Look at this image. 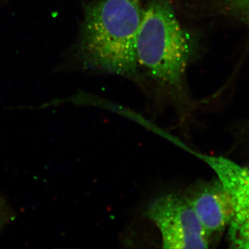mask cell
<instances>
[{
  "label": "cell",
  "mask_w": 249,
  "mask_h": 249,
  "mask_svg": "<svg viewBox=\"0 0 249 249\" xmlns=\"http://www.w3.org/2000/svg\"><path fill=\"white\" fill-rule=\"evenodd\" d=\"M142 0H96L85 10L76 55L85 68L135 80Z\"/></svg>",
  "instance_id": "cell-2"
},
{
  "label": "cell",
  "mask_w": 249,
  "mask_h": 249,
  "mask_svg": "<svg viewBox=\"0 0 249 249\" xmlns=\"http://www.w3.org/2000/svg\"><path fill=\"white\" fill-rule=\"evenodd\" d=\"M143 216L160 231L163 248L208 249L211 242L185 196L168 193L150 201Z\"/></svg>",
  "instance_id": "cell-3"
},
{
  "label": "cell",
  "mask_w": 249,
  "mask_h": 249,
  "mask_svg": "<svg viewBox=\"0 0 249 249\" xmlns=\"http://www.w3.org/2000/svg\"><path fill=\"white\" fill-rule=\"evenodd\" d=\"M221 12L240 20L249 27V0H213Z\"/></svg>",
  "instance_id": "cell-6"
},
{
  "label": "cell",
  "mask_w": 249,
  "mask_h": 249,
  "mask_svg": "<svg viewBox=\"0 0 249 249\" xmlns=\"http://www.w3.org/2000/svg\"><path fill=\"white\" fill-rule=\"evenodd\" d=\"M183 196L194 210L211 244L216 242L233 217V206L227 190L217 178L195 183Z\"/></svg>",
  "instance_id": "cell-5"
},
{
  "label": "cell",
  "mask_w": 249,
  "mask_h": 249,
  "mask_svg": "<svg viewBox=\"0 0 249 249\" xmlns=\"http://www.w3.org/2000/svg\"><path fill=\"white\" fill-rule=\"evenodd\" d=\"M231 199L233 217L228 241L233 249H249V168L222 156H204Z\"/></svg>",
  "instance_id": "cell-4"
},
{
  "label": "cell",
  "mask_w": 249,
  "mask_h": 249,
  "mask_svg": "<svg viewBox=\"0 0 249 249\" xmlns=\"http://www.w3.org/2000/svg\"><path fill=\"white\" fill-rule=\"evenodd\" d=\"M240 134L242 137H244V139L249 145V120L245 122L244 125L242 126Z\"/></svg>",
  "instance_id": "cell-7"
},
{
  "label": "cell",
  "mask_w": 249,
  "mask_h": 249,
  "mask_svg": "<svg viewBox=\"0 0 249 249\" xmlns=\"http://www.w3.org/2000/svg\"><path fill=\"white\" fill-rule=\"evenodd\" d=\"M194 52L193 38L178 22L171 0H150L137 36V64L177 105L183 121L191 114L185 80Z\"/></svg>",
  "instance_id": "cell-1"
}]
</instances>
